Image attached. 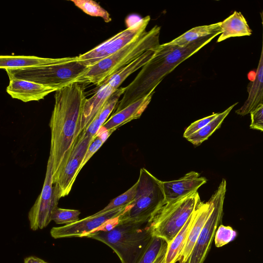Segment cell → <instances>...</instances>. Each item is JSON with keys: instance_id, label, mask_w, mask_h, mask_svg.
Masks as SVG:
<instances>
[{"instance_id": "6da1fadb", "label": "cell", "mask_w": 263, "mask_h": 263, "mask_svg": "<svg viewBox=\"0 0 263 263\" xmlns=\"http://www.w3.org/2000/svg\"><path fill=\"white\" fill-rule=\"evenodd\" d=\"M86 99L85 84L73 82L55 91L50 120L51 143L49 158L53 183L68 160L74 142L82 133L81 117Z\"/></svg>"}, {"instance_id": "7a4b0ae2", "label": "cell", "mask_w": 263, "mask_h": 263, "mask_svg": "<svg viewBox=\"0 0 263 263\" xmlns=\"http://www.w3.org/2000/svg\"><path fill=\"white\" fill-rule=\"evenodd\" d=\"M215 36L198 40L185 46L160 44L154 57L145 64L132 82L126 87L115 110H119L155 89L162 80L179 64L210 43Z\"/></svg>"}, {"instance_id": "3957f363", "label": "cell", "mask_w": 263, "mask_h": 263, "mask_svg": "<svg viewBox=\"0 0 263 263\" xmlns=\"http://www.w3.org/2000/svg\"><path fill=\"white\" fill-rule=\"evenodd\" d=\"M160 26L155 25L116 53L89 66L76 82L91 83L99 87L108 77L146 51L157 48L160 45Z\"/></svg>"}, {"instance_id": "277c9868", "label": "cell", "mask_w": 263, "mask_h": 263, "mask_svg": "<svg viewBox=\"0 0 263 263\" xmlns=\"http://www.w3.org/2000/svg\"><path fill=\"white\" fill-rule=\"evenodd\" d=\"M86 237L99 240L117 254L121 263H136L154 236L147 222L118 224L108 231H98Z\"/></svg>"}, {"instance_id": "5b68a950", "label": "cell", "mask_w": 263, "mask_h": 263, "mask_svg": "<svg viewBox=\"0 0 263 263\" xmlns=\"http://www.w3.org/2000/svg\"><path fill=\"white\" fill-rule=\"evenodd\" d=\"M198 192L163 204L147 222L153 236L169 243L186 223L201 202Z\"/></svg>"}, {"instance_id": "8992f818", "label": "cell", "mask_w": 263, "mask_h": 263, "mask_svg": "<svg viewBox=\"0 0 263 263\" xmlns=\"http://www.w3.org/2000/svg\"><path fill=\"white\" fill-rule=\"evenodd\" d=\"M137 182L135 199L118 217V224L147 222L163 204L164 196L161 180L145 168H142Z\"/></svg>"}, {"instance_id": "52a82bcc", "label": "cell", "mask_w": 263, "mask_h": 263, "mask_svg": "<svg viewBox=\"0 0 263 263\" xmlns=\"http://www.w3.org/2000/svg\"><path fill=\"white\" fill-rule=\"evenodd\" d=\"M89 66L77 59L63 63L34 67L5 69L9 80L13 79L31 81L57 89L75 82Z\"/></svg>"}, {"instance_id": "ba28073f", "label": "cell", "mask_w": 263, "mask_h": 263, "mask_svg": "<svg viewBox=\"0 0 263 263\" xmlns=\"http://www.w3.org/2000/svg\"><path fill=\"white\" fill-rule=\"evenodd\" d=\"M150 20L148 15L138 20L89 51L77 56V60L86 66H90L116 53L145 32Z\"/></svg>"}, {"instance_id": "9c48e42d", "label": "cell", "mask_w": 263, "mask_h": 263, "mask_svg": "<svg viewBox=\"0 0 263 263\" xmlns=\"http://www.w3.org/2000/svg\"><path fill=\"white\" fill-rule=\"evenodd\" d=\"M227 183L223 179L212 195L214 209L204 226L192 252L185 263H203L223 216Z\"/></svg>"}, {"instance_id": "30bf717a", "label": "cell", "mask_w": 263, "mask_h": 263, "mask_svg": "<svg viewBox=\"0 0 263 263\" xmlns=\"http://www.w3.org/2000/svg\"><path fill=\"white\" fill-rule=\"evenodd\" d=\"M59 199L53 180L52 163L48 158L42 191L28 213L32 230L42 229L48 225L51 221L52 212L58 206Z\"/></svg>"}, {"instance_id": "8fae6325", "label": "cell", "mask_w": 263, "mask_h": 263, "mask_svg": "<svg viewBox=\"0 0 263 263\" xmlns=\"http://www.w3.org/2000/svg\"><path fill=\"white\" fill-rule=\"evenodd\" d=\"M95 138L87 136L83 131L77 138L66 164L58 174L54 188L59 199L69 194L76 179L86 152Z\"/></svg>"}, {"instance_id": "7c38bea8", "label": "cell", "mask_w": 263, "mask_h": 263, "mask_svg": "<svg viewBox=\"0 0 263 263\" xmlns=\"http://www.w3.org/2000/svg\"><path fill=\"white\" fill-rule=\"evenodd\" d=\"M128 206H123L102 213L97 212L74 223L53 227L50 230L51 236L55 239L72 237H86L89 234L97 232L108 220L119 216Z\"/></svg>"}, {"instance_id": "4fadbf2b", "label": "cell", "mask_w": 263, "mask_h": 263, "mask_svg": "<svg viewBox=\"0 0 263 263\" xmlns=\"http://www.w3.org/2000/svg\"><path fill=\"white\" fill-rule=\"evenodd\" d=\"M207 182V179L195 171L190 172L176 180L162 181L164 200L163 204L185 197L194 192Z\"/></svg>"}, {"instance_id": "5bb4252c", "label": "cell", "mask_w": 263, "mask_h": 263, "mask_svg": "<svg viewBox=\"0 0 263 263\" xmlns=\"http://www.w3.org/2000/svg\"><path fill=\"white\" fill-rule=\"evenodd\" d=\"M57 89L22 79L9 80L6 92L12 98L24 102L39 101L43 99Z\"/></svg>"}, {"instance_id": "9a60e30c", "label": "cell", "mask_w": 263, "mask_h": 263, "mask_svg": "<svg viewBox=\"0 0 263 263\" xmlns=\"http://www.w3.org/2000/svg\"><path fill=\"white\" fill-rule=\"evenodd\" d=\"M214 209V199L212 196L207 202L201 201L196 209L194 220L190 228L185 246L178 261L185 263L190 256L199 235Z\"/></svg>"}, {"instance_id": "2e32d148", "label": "cell", "mask_w": 263, "mask_h": 263, "mask_svg": "<svg viewBox=\"0 0 263 263\" xmlns=\"http://www.w3.org/2000/svg\"><path fill=\"white\" fill-rule=\"evenodd\" d=\"M155 92L148 94L114 113L102 127L113 132L124 124L140 118L152 100Z\"/></svg>"}, {"instance_id": "e0dca14e", "label": "cell", "mask_w": 263, "mask_h": 263, "mask_svg": "<svg viewBox=\"0 0 263 263\" xmlns=\"http://www.w3.org/2000/svg\"><path fill=\"white\" fill-rule=\"evenodd\" d=\"M262 27V46L260 59L254 79L247 86L248 96L242 106L235 112L240 116H245L255 109L263 103V11L260 12Z\"/></svg>"}, {"instance_id": "ac0fdd59", "label": "cell", "mask_w": 263, "mask_h": 263, "mask_svg": "<svg viewBox=\"0 0 263 263\" xmlns=\"http://www.w3.org/2000/svg\"><path fill=\"white\" fill-rule=\"evenodd\" d=\"M116 90L108 84L103 83L92 97L85 100L82 112V132L93 121L107 100Z\"/></svg>"}, {"instance_id": "d6986e66", "label": "cell", "mask_w": 263, "mask_h": 263, "mask_svg": "<svg viewBox=\"0 0 263 263\" xmlns=\"http://www.w3.org/2000/svg\"><path fill=\"white\" fill-rule=\"evenodd\" d=\"M77 59V57L61 58H42L26 55H1L0 68H19L39 67L63 63Z\"/></svg>"}, {"instance_id": "ffe728a7", "label": "cell", "mask_w": 263, "mask_h": 263, "mask_svg": "<svg viewBox=\"0 0 263 263\" xmlns=\"http://www.w3.org/2000/svg\"><path fill=\"white\" fill-rule=\"evenodd\" d=\"M221 22L222 32L217 42H220L232 37L249 36L252 34V30L240 12L235 11Z\"/></svg>"}, {"instance_id": "44dd1931", "label": "cell", "mask_w": 263, "mask_h": 263, "mask_svg": "<svg viewBox=\"0 0 263 263\" xmlns=\"http://www.w3.org/2000/svg\"><path fill=\"white\" fill-rule=\"evenodd\" d=\"M157 49L146 51L130 63L108 77L103 83L107 84L115 90H117L129 75L142 68L154 57Z\"/></svg>"}, {"instance_id": "7402d4cb", "label": "cell", "mask_w": 263, "mask_h": 263, "mask_svg": "<svg viewBox=\"0 0 263 263\" xmlns=\"http://www.w3.org/2000/svg\"><path fill=\"white\" fill-rule=\"evenodd\" d=\"M221 24L220 22L194 27L165 44L172 46L183 47L202 38L216 36L222 32Z\"/></svg>"}, {"instance_id": "603a6c76", "label": "cell", "mask_w": 263, "mask_h": 263, "mask_svg": "<svg viewBox=\"0 0 263 263\" xmlns=\"http://www.w3.org/2000/svg\"><path fill=\"white\" fill-rule=\"evenodd\" d=\"M196 210L180 231L168 243L165 263H176L178 261L186 241L190 228L194 220Z\"/></svg>"}, {"instance_id": "cb8c5ba5", "label": "cell", "mask_w": 263, "mask_h": 263, "mask_svg": "<svg viewBox=\"0 0 263 263\" xmlns=\"http://www.w3.org/2000/svg\"><path fill=\"white\" fill-rule=\"evenodd\" d=\"M237 104L238 102H236L222 112L219 113L218 115L215 119L202 128L186 138V140L196 146L200 145L203 142L207 140L216 130L220 127L224 119Z\"/></svg>"}, {"instance_id": "d4e9b609", "label": "cell", "mask_w": 263, "mask_h": 263, "mask_svg": "<svg viewBox=\"0 0 263 263\" xmlns=\"http://www.w3.org/2000/svg\"><path fill=\"white\" fill-rule=\"evenodd\" d=\"M70 1L84 13L90 16L100 17L106 23L111 21L109 13L95 1L92 0H70Z\"/></svg>"}, {"instance_id": "484cf974", "label": "cell", "mask_w": 263, "mask_h": 263, "mask_svg": "<svg viewBox=\"0 0 263 263\" xmlns=\"http://www.w3.org/2000/svg\"><path fill=\"white\" fill-rule=\"evenodd\" d=\"M137 186L138 182L137 181L128 190L113 199L104 209L98 213H102L123 206L130 205L136 196Z\"/></svg>"}, {"instance_id": "4316f807", "label": "cell", "mask_w": 263, "mask_h": 263, "mask_svg": "<svg viewBox=\"0 0 263 263\" xmlns=\"http://www.w3.org/2000/svg\"><path fill=\"white\" fill-rule=\"evenodd\" d=\"M126 89V87H120L115 91L107 100L102 109L96 117L99 124L102 126L103 124L109 118V116L115 109L119 98L123 95Z\"/></svg>"}, {"instance_id": "83f0119b", "label": "cell", "mask_w": 263, "mask_h": 263, "mask_svg": "<svg viewBox=\"0 0 263 263\" xmlns=\"http://www.w3.org/2000/svg\"><path fill=\"white\" fill-rule=\"evenodd\" d=\"M80 214V211L78 210L65 209L57 206L52 212L51 221H54L57 224L67 225L79 220Z\"/></svg>"}, {"instance_id": "f1b7e54d", "label": "cell", "mask_w": 263, "mask_h": 263, "mask_svg": "<svg viewBox=\"0 0 263 263\" xmlns=\"http://www.w3.org/2000/svg\"><path fill=\"white\" fill-rule=\"evenodd\" d=\"M237 233L230 226L220 224L215 233L214 237L215 245L216 247H221L234 240Z\"/></svg>"}, {"instance_id": "f546056e", "label": "cell", "mask_w": 263, "mask_h": 263, "mask_svg": "<svg viewBox=\"0 0 263 263\" xmlns=\"http://www.w3.org/2000/svg\"><path fill=\"white\" fill-rule=\"evenodd\" d=\"M165 241L161 238L154 236L146 251L136 263H153Z\"/></svg>"}, {"instance_id": "4dcf8cb0", "label": "cell", "mask_w": 263, "mask_h": 263, "mask_svg": "<svg viewBox=\"0 0 263 263\" xmlns=\"http://www.w3.org/2000/svg\"><path fill=\"white\" fill-rule=\"evenodd\" d=\"M219 113L213 114L210 116L198 120L191 123L185 130L183 137L185 139L202 128L204 126L215 119Z\"/></svg>"}, {"instance_id": "1f68e13d", "label": "cell", "mask_w": 263, "mask_h": 263, "mask_svg": "<svg viewBox=\"0 0 263 263\" xmlns=\"http://www.w3.org/2000/svg\"><path fill=\"white\" fill-rule=\"evenodd\" d=\"M251 129L263 132V103L250 112Z\"/></svg>"}, {"instance_id": "d6a6232c", "label": "cell", "mask_w": 263, "mask_h": 263, "mask_svg": "<svg viewBox=\"0 0 263 263\" xmlns=\"http://www.w3.org/2000/svg\"><path fill=\"white\" fill-rule=\"evenodd\" d=\"M104 142L99 135H97L96 136L86 152L80 166V171L90 158L93 155V154H95V153L101 147Z\"/></svg>"}, {"instance_id": "836d02e7", "label": "cell", "mask_w": 263, "mask_h": 263, "mask_svg": "<svg viewBox=\"0 0 263 263\" xmlns=\"http://www.w3.org/2000/svg\"><path fill=\"white\" fill-rule=\"evenodd\" d=\"M167 247L168 243L166 241H165L161 250L153 263H165Z\"/></svg>"}, {"instance_id": "e575fe53", "label": "cell", "mask_w": 263, "mask_h": 263, "mask_svg": "<svg viewBox=\"0 0 263 263\" xmlns=\"http://www.w3.org/2000/svg\"><path fill=\"white\" fill-rule=\"evenodd\" d=\"M42 259L35 257L29 256L24 259V263H41Z\"/></svg>"}]
</instances>
